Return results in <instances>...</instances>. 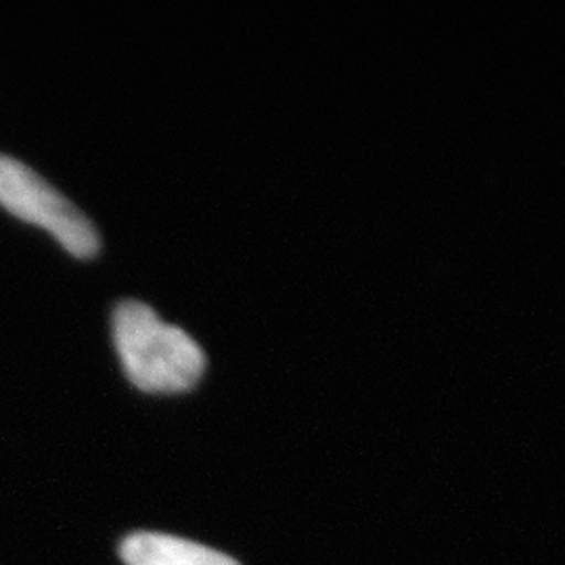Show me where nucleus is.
<instances>
[{"label":"nucleus","mask_w":565,"mask_h":565,"mask_svg":"<svg viewBox=\"0 0 565 565\" xmlns=\"http://www.w3.org/2000/svg\"><path fill=\"white\" fill-rule=\"evenodd\" d=\"M114 343L126 377L149 394L189 392L207 366L200 343L139 300L116 306Z\"/></svg>","instance_id":"nucleus-1"},{"label":"nucleus","mask_w":565,"mask_h":565,"mask_svg":"<svg viewBox=\"0 0 565 565\" xmlns=\"http://www.w3.org/2000/svg\"><path fill=\"white\" fill-rule=\"evenodd\" d=\"M0 205L23 223L51 233L76 258L99 254L102 242L95 224L51 182L9 156H0Z\"/></svg>","instance_id":"nucleus-2"},{"label":"nucleus","mask_w":565,"mask_h":565,"mask_svg":"<svg viewBox=\"0 0 565 565\" xmlns=\"http://www.w3.org/2000/svg\"><path fill=\"white\" fill-rule=\"evenodd\" d=\"M126 565H239L233 557L160 532H135L120 545Z\"/></svg>","instance_id":"nucleus-3"}]
</instances>
